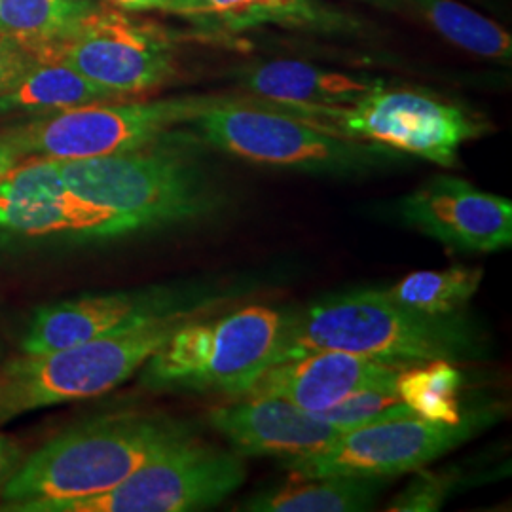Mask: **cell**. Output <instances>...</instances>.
Instances as JSON below:
<instances>
[{"label": "cell", "instance_id": "obj_1", "mask_svg": "<svg viewBox=\"0 0 512 512\" xmlns=\"http://www.w3.org/2000/svg\"><path fill=\"white\" fill-rule=\"evenodd\" d=\"M57 165L78 200L109 215L110 236L202 219L220 205L200 158L171 133L147 147Z\"/></svg>", "mask_w": 512, "mask_h": 512}, {"label": "cell", "instance_id": "obj_2", "mask_svg": "<svg viewBox=\"0 0 512 512\" xmlns=\"http://www.w3.org/2000/svg\"><path fill=\"white\" fill-rule=\"evenodd\" d=\"M471 321L459 313L425 315L366 291L317 304L289 319L274 365L311 351H346L403 365L463 361L478 353ZM272 365V366H274Z\"/></svg>", "mask_w": 512, "mask_h": 512}, {"label": "cell", "instance_id": "obj_3", "mask_svg": "<svg viewBox=\"0 0 512 512\" xmlns=\"http://www.w3.org/2000/svg\"><path fill=\"white\" fill-rule=\"evenodd\" d=\"M184 433L173 421L145 414L80 423L21 459L0 492L2 509L107 494Z\"/></svg>", "mask_w": 512, "mask_h": 512}, {"label": "cell", "instance_id": "obj_4", "mask_svg": "<svg viewBox=\"0 0 512 512\" xmlns=\"http://www.w3.org/2000/svg\"><path fill=\"white\" fill-rule=\"evenodd\" d=\"M207 304L179 308L86 344L40 355H19L0 366V425L55 404L95 399L143 368L184 321Z\"/></svg>", "mask_w": 512, "mask_h": 512}, {"label": "cell", "instance_id": "obj_5", "mask_svg": "<svg viewBox=\"0 0 512 512\" xmlns=\"http://www.w3.org/2000/svg\"><path fill=\"white\" fill-rule=\"evenodd\" d=\"M289 319L266 306H247L211 321H184L147 363L143 384L243 397L274 365Z\"/></svg>", "mask_w": 512, "mask_h": 512}, {"label": "cell", "instance_id": "obj_6", "mask_svg": "<svg viewBox=\"0 0 512 512\" xmlns=\"http://www.w3.org/2000/svg\"><path fill=\"white\" fill-rule=\"evenodd\" d=\"M262 101L334 137L391 148L442 167L458 164L459 148L488 131L486 122L458 105L429 93L387 86L351 105Z\"/></svg>", "mask_w": 512, "mask_h": 512}, {"label": "cell", "instance_id": "obj_7", "mask_svg": "<svg viewBox=\"0 0 512 512\" xmlns=\"http://www.w3.org/2000/svg\"><path fill=\"white\" fill-rule=\"evenodd\" d=\"M239 95H186L158 101H112L40 114L4 131L23 158L84 160L129 152L192 124L209 110L241 101Z\"/></svg>", "mask_w": 512, "mask_h": 512}, {"label": "cell", "instance_id": "obj_8", "mask_svg": "<svg viewBox=\"0 0 512 512\" xmlns=\"http://www.w3.org/2000/svg\"><path fill=\"white\" fill-rule=\"evenodd\" d=\"M192 126L205 145L234 158L300 171L353 175L395 156L391 148L329 135L253 95L205 112Z\"/></svg>", "mask_w": 512, "mask_h": 512}, {"label": "cell", "instance_id": "obj_9", "mask_svg": "<svg viewBox=\"0 0 512 512\" xmlns=\"http://www.w3.org/2000/svg\"><path fill=\"white\" fill-rule=\"evenodd\" d=\"M247 478L241 456L192 439L173 440L107 494L18 505L16 512L202 511L234 494Z\"/></svg>", "mask_w": 512, "mask_h": 512}, {"label": "cell", "instance_id": "obj_10", "mask_svg": "<svg viewBox=\"0 0 512 512\" xmlns=\"http://www.w3.org/2000/svg\"><path fill=\"white\" fill-rule=\"evenodd\" d=\"M33 50L124 99L158 90L179 74L177 44L164 27L99 4L67 37Z\"/></svg>", "mask_w": 512, "mask_h": 512}, {"label": "cell", "instance_id": "obj_11", "mask_svg": "<svg viewBox=\"0 0 512 512\" xmlns=\"http://www.w3.org/2000/svg\"><path fill=\"white\" fill-rule=\"evenodd\" d=\"M478 414L459 423H437L401 416L342 431L329 446L306 456L285 459L293 480L327 476L387 478L418 471L452 452L475 435Z\"/></svg>", "mask_w": 512, "mask_h": 512}, {"label": "cell", "instance_id": "obj_12", "mask_svg": "<svg viewBox=\"0 0 512 512\" xmlns=\"http://www.w3.org/2000/svg\"><path fill=\"white\" fill-rule=\"evenodd\" d=\"M403 219L421 234L467 253L511 247L512 203L473 184L439 175L401 202Z\"/></svg>", "mask_w": 512, "mask_h": 512}, {"label": "cell", "instance_id": "obj_13", "mask_svg": "<svg viewBox=\"0 0 512 512\" xmlns=\"http://www.w3.org/2000/svg\"><path fill=\"white\" fill-rule=\"evenodd\" d=\"M0 228L23 236H110V217L74 196L57 160L29 156L0 175Z\"/></svg>", "mask_w": 512, "mask_h": 512}, {"label": "cell", "instance_id": "obj_14", "mask_svg": "<svg viewBox=\"0 0 512 512\" xmlns=\"http://www.w3.org/2000/svg\"><path fill=\"white\" fill-rule=\"evenodd\" d=\"M211 427L241 458L306 456L340 435L317 414L274 395H243L209 412Z\"/></svg>", "mask_w": 512, "mask_h": 512}, {"label": "cell", "instance_id": "obj_15", "mask_svg": "<svg viewBox=\"0 0 512 512\" xmlns=\"http://www.w3.org/2000/svg\"><path fill=\"white\" fill-rule=\"evenodd\" d=\"M406 366L346 351H311L270 366L247 395H274L319 414L359 389L395 378Z\"/></svg>", "mask_w": 512, "mask_h": 512}, {"label": "cell", "instance_id": "obj_16", "mask_svg": "<svg viewBox=\"0 0 512 512\" xmlns=\"http://www.w3.org/2000/svg\"><path fill=\"white\" fill-rule=\"evenodd\" d=\"M173 310L179 308H175L171 293L164 291L92 294L63 300L33 315L21 349L27 355H40L73 348Z\"/></svg>", "mask_w": 512, "mask_h": 512}, {"label": "cell", "instance_id": "obj_17", "mask_svg": "<svg viewBox=\"0 0 512 512\" xmlns=\"http://www.w3.org/2000/svg\"><path fill=\"white\" fill-rule=\"evenodd\" d=\"M249 95L289 105H351L384 88L382 78L321 69L302 61L260 63L239 76Z\"/></svg>", "mask_w": 512, "mask_h": 512}, {"label": "cell", "instance_id": "obj_18", "mask_svg": "<svg viewBox=\"0 0 512 512\" xmlns=\"http://www.w3.org/2000/svg\"><path fill=\"white\" fill-rule=\"evenodd\" d=\"M217 21L232 29L275 25L323 37H357L365 25L323 0H203Z\"/></svg>", "mask_w": 512, "mask_h": 512}, {"label": "cell", "instance_id": "obj_19", "mask_svg": "<svg viewBox=\"0 0 512 512\" xmlns=\"http://www.w3.org/2000/svg\"><path fill=\"white\" fill-rule=\"evenodd\" d=\"M126 101L55 59H37L18 82L0 95V114H54L95 103Z\"/></svg>", "mask_w": 512, "mask_h": 512}, {"label": "cell", "instance_id": "obj_20", "mask_svg": "<svg viewBox=\"0 0 512 512\" xmlns=\"http://www.w3.org/2000/svg\"><path fill=\"white\" fill-rule=\"evenodd\" d=\"M384 478L327 476L289 480L272 492L245 501L243 511L255 512H351L372 509L384 490Z\"/></svg>", "mask_w": 512, "mask_h": 512}, {"label": "cell", "instance_id": "obj_21", "mask_svg": "<svg viewBox=\"0 0 512 512\" xmlns=\"http://www.w3.org/2000/svg\"><path fill=\"white\" fill-rule=\"evenodd\" d=\"M397 12H412L440 37L469 54L509 63L512 37L494 19L478 14L459 0H393Z\"/></svg>", "mask_w": 512, "mask_h": 512}, {"label": "cell", "instance_id": "obj_22", "mask_svg": "<svg viewBox=\"0 0 512 512\" xmlns=\"http://www.w3.org/2000/svg\"><path fill=\"white\" fill-rule=\"evenodd\" d=\"M482 268L454 266L408 274L384 291L395 304L425 315H450L463 310L480 289Z\"/></svg>", "mask_w": 512, "mask_h": 512}, {"label": "cell", "instance_id": "obj_23", "mask_svg": "<svg viewBox=\"0 0 512 512\" xmlns=\"http://www.w3.org/2000/svg\"><path fill=\"white\" fill-rule=\"evenodd\" d=\"M95 6L93 0H0V35L46 46L67 37Z\"/></svg>", "mask_w": 512, "mask_h": 512}, {"label": "cell", "instance_id": "obj_24", "mask_svg": "<svg viewBox=\"0 0 512 512\" xmlns=\"http://www.w3.org/2000/svg\"><path fill=\"white\" fill-rule=\"evenodd\" d=\"M461 382V372L444 359L406 366L395 378L397 391L414 416L437 423H459L465 418L459 403Z\"/></svg>", "mask_w": 512, "mask_h": 512}, {"label": "cell", "instance_id": "obj_25", "mask_svg": "<svg viewBox=\"0 0 512 512\" xmlns=\"http://www.w3.org/2000/svg\"><path fill=\"white\" fill-rule=\"evenodd\" d=\"M395 378L359 389L344 401L319 412L317 416L330 423L332 427H336L340 433L355 427L370 425L376 421L414 416V412L401 399L395 385Z\"/></svg>", "mask_w": 512, "mask_h": 512}, {"label": "cell", "instance_id": "obj_26", "mask_svg": "<svg viewBox=\"0 0 512 512\" xmlns=\"http://www.w3.org/2000/svg\"><path fill=\"white\" fill-rule=\"evenodd\" d=\"M37 59L29 44L0 35V95L8 92Z\"/></svg>", "mask_w": 512, "mask_h": 512}, {"label": "cell", "instance_id": "obj_27", "mask_svg": "<svg viewBox=\"0 0 512 512\" xmlns=\"http://www.w3.org/2000/svg\"><path fill=\"white\" fill-rule=\"evenodd\" d=\"M109 2L126 12H165V14H177L183 18L198 19L203 23L217 21L203 0H109Z\"/></svg>", "mask_w": 512, "mask_h": 512}, {"label": "cell", "instance_id": "obj_28", "mask_svg": "<svg viewBox=\"0 0 512 512\" xmlns=\"http://www.w3.org/2000/svg\"><path fill=\"white\" fill-rule=\"evenodd\" d=\"M21 450L18 444L4 435H0V492L10 480V476L16 473V469L21 463Z\"/></svg>", "mask_w": 512, "mask_h": 512}, {"label": "cell", "instance_id": "obj_29", "mask_svg": "<svg viewBox=\"0 0 512 512\" xmlns=\"http://www.w3.org/2000/svg\"><path fill=\"white\" fill-rule=\"evenodd\" d=\"M23 156L19 154L18 148L14 147V143L0 133V175L6 173L12 165L18 164Z\"/></svg>", "mask_w": 512, "mask_h": 512}, {"label": "cell", "instance_id": "obj_30", "mask_svg": "<svg viewBox=\"0 0 512 512\" xmlns=\"http://www.w3.org/2000/svg\"><path fill=\"white\" fill-rule=\"evenodd\" d=\"M355 2H363L368 6H374V8H380V10H389V12H397V6L393 0H355Z\"/></svg>", "mask_w": 512, "mask_h": 512}]
</instances>
